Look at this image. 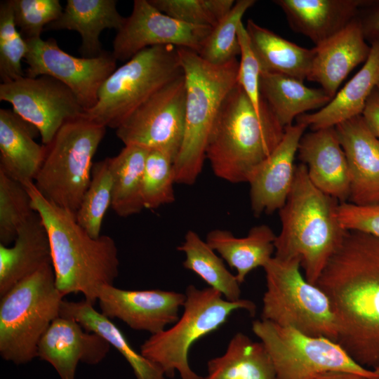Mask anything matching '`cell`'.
I'll list each match as a JSON object with an SVG mask.
<instances>
[{"label":"cell","instance_id":"6da1fadb","mask_svg":"<svg viewBox=\"0 0 379 379\" xmlns=\"http://www.w3.org/2000/svg\"><path fill=\"white\" fill-rule=\"evenodd\" d=\"M316 285L331 305L337 343L357 364L379 371V239L347 230Z\"/></svg>","mask_w":379,"mask_h":379},{"label":"cell","instance_id":"7a4b0ae2","mask_svg":"<svg viewBox=\"0 0 379 379\" xmlns=\"http://www.w3.org/2000/svg\"><path fill=\"white\" fill-rule=\"evenodd\" d=\"M24 186L48 233L58 289L65 296L82 293L93 305L100 289L113 285L119 275L115 241L108 235L92 237L79 225L74 213L44 198L34 182Z\"/></svg>","mask_w":379,"mask_h":379},{"label":"cell","instance_id":"3957f363","mask_svg":"<svg viewBox=\"0 0 379 379\" xmlns=\"http://www.w3.org/2000/svg\"><path fill=\"white\" fill-rule=\"evenodd\" d=\"M339 204L312 183L304 164L296 165L291 192L278 211L281 229L274 257L298 258L305 278L314 285L347 232L338 218Z\"/></svg>","mask_w":379,"mask_h":379},{"label":"cell","instance_id":"277c9868","mask_svg":"<svg viewBox=\"0 0 379 379\" xmlns=\"http://www.w3.org/2000/svg\"><path fill=\"white\" fill-rule=\"evenodd\" d=\"M284 130L274 117L260 118L237 83L220 107L206 159L218 178L231 183L248 182L278 145Z\"/></svg>","mask_w":379,"mask_h":379},{"label":"cell","instance_id":"5b68a950","mask_svg":"<svg viewBox=\"0 0 379 379\" xmlns=\"http://www.w3.org/2000/svg\"><path fill=\"white\" fill-rule=\"evenodd\" d=\"M185 79L184 136L174 161L175 183L194 184L202 171L208 141L223 101L237 84L239 62L204 60L195 51L178 48Z\"/></svg>","mask_w":379,"mask_h":379},{"label":"cell","instance_id":"8992f818","mask_svg":"<svg viewBox=\"0 0 379 379\" xmlns=\"http://www.w3.org/2000/svg\"><path fill=\"white\" fill-rule=\"evenodd\" d=\"M183 312L171 327L152 334L140 346V353L156 364L165 376L181 379H202L189 364L192 345L217 331L236 310H244L254 316L255 304L247 299L229 301L218 291L199 289L189 285L185 291Z\"/></svg>","mask_w":379,"mask_h":379},{"label":"cell","instance_id":"52a82bcc","mask_svg":"<svg viewBox=\"0 0 379 379\" xmlns=\"http://www.w3.org/2000/svg\"><path fill=\"white\" fill-rule=\"evenodd\" d=\"M65 295L58 289L52 263L22 280L0 302V354L17 365L37 357L38 345L60 317Z\"/></svg>","mask_w":379,"mask_h":379},{"label":"cell","instance_id":"ba28073f","mask_svg":"<svg viewBox=\"0 0 379 379\" xmlns=\"http://www.w3.org/2000/svg\"><path fill=\"white\" fill-rule=\"evenodd\" d=\"M106 127L84 115L64 124L47 152L34 185L46 199L76 213L87 190L93 157Z\"/></svg>","mask_w":379,"mask_h":379},{"label":"cell","instance_id":"9c48e42d","mask_svg":"<svg viewBox=\"0 0 379 379\" xmlns=\"http://www.w3.org/2000/svg\"><path fill=\"white\" fill-rule=\"evenodd\" d=\"M300 267L298 258L274 256L263 267L266 290L261 319L337 342L338 326L330 301L320 288L306 280Z\"/></svg>","mask_w":379,"mask_h":379},{"label":"cell","instance_id":"30bf717a","mask_svg":"<svg viewBox=\"0 0 379 379\" xmlns=\"http://www.w3.org/2000/svg\"><path fill=\"white\" fill-rule=\"evenodd\" d=\"M182 74L177 47L168 45L145 48L105 81L96 105L84 117L117 129L146 100Z\"/></svg>","mask_w":379,"mask_h":379},{"label":"cell","instance_id":"8fae6325","mask_svg":"<svg viewBox=\"0 0 379 379\" xmlns=\"http://www.w3.org/2000/svg\"><path fill=\"white\" fill-rule=\"evenodd\" d=\"M252 331L271 358L276 379H314L332 371L379 378V371L359 365L337 342L327 338L307 335L261 319L253 321Z\"/></svg>","mask_w":379,"mask_h":379},{"label":"cell","instance_id":"7c38bea8","mask_svg":"<svg viewBox=\"0 0 379 379\" xmlns=\"http://www.w3.org/2000/svg\"><path fill=\"white\" fill-rule=\"evenodd\" d=\"M184 74L168 82L135 109L116 129L125 145L164 152L175 159L185 124Z\"/></svg>","mask_w":379,"mask_h":379},{"label":"cell","instance_id":"4fadbf2b","mask_svg":"<svg viewBox=\"0 0 379 379\" xmlns=\"http://www.w3.org/2000/svg\"><path fill=\"white\" fill-rule=\"evenodd\" d=\"M26 42L25 76L48 75L60 81L74 93L85 112L96 105L101 86L117 69V60L112 52L105 51L94 58H78L62 51L53 38Z\"/></svg>","mask_w":379,"mask_h":379},{"label":"cell","instance_id":"5bb4252c","mask_svg":"<svg viewBox=\"0 0 379 379\" xmlns=\"http://www.w3.org/2000/svg\"><path fill=\"white\" fill-rule=\"evenodd\" d=\"M0 100L11 103L18 115L38 130L44 145L53 140L64 124L85 113L74 93L48 75L25 76L1 83Z\"/></svg>","mask_w":379,"mask_h":379},{"label":"cell","instance_id":"9a60e30c","mask_svg":"<svg viewBox=\"0 0 379 379\" xmlns=\"http://www.w3.org/2000/svg\"><path fill=\"white\" fill-rule=\"evenodd\" d=\"M211 29L179 21L159 11L149 0H135L131 15L114 39L112 53L117 60L126 62L143 49L157 46L199 53Z\"/></svg>","mask_w":379,"mask_h":379},{"label":"cell","instance_id":"2e32d148","mask_svg":"<svg viewBox=\"0 0 379 379\" xmlns=\"http://www.w3.org/2000/svg\"><path fill=\"white\" fill-rule=\"evenodd\" d=\"M185 298V293L173 291L125 290L107 285L100 289L97 301L107 317L119 319L134 330L152 335L178 319Z\"/></svg>","mask_w":379,"mask_h":379},{"label":"cell","instance_id":"e0dca14e","mask_svg":"<svg viewBox=\"0 0 379 379\" xmlns=\"http://www.w3.org/2000/svg\"><path fill=\"white\" fill-rule=\"evenodd\" d=\"M307 128L299 123L285 128L278 145L250 178L251 206L255 217L271 214L284 205L294 180L299 142Z\"/></svg>","mask_w":379,"mask_h":379},{"label":"cell","instance_id":"ac0fdd59","mask_svg":"<svg viewBox=\"0 0 379 379\" xmlns=\"http://www.w3.org/2000/svg\"><path fill=\"white\" fill-rule=\"evenodd\" d=\"M107 341L75 320L58 317L39 341L37 357L48 362L61 379H74L77 365H95L110 349Z\"/></svg>","mask_w":379,"mask_h":379},{"label":"cell","instance_id":"d6986e66","mask_svg":"<svg viewBox=\"0 0 379 379\" xmlns=\"http://www.w3.org/2000/svg\"><path fill=\"white\" fill-rule=\"evenodd\" d=\"M335 128L349 166L348 202L358 206L379 204V140L362 114Z\"/></svg>","mask_w":379,"mask_h":379},{"label":"cell","instance_id":"ffe728a7","mask_svg":"<svg viewBox=\"0 0 379 379\" xmlns=\"http://www.w3.org/2000/svg\"><path fill=\"white\" fill-rule=\"evenodd\" d=\"M298 154L307 167L310 181L317 188L340 203L348 202L349 166L335 127L304 133Z\"/></svg>","mask_w":379,"mask_h":379},{"label":"cell","instance_id":"44dd1931","mask_svg":"<svg viewBox=\"0 0 379 379\" xmlns=\"http://www.w3.org/2000/svg\"><path fill=\"white\" fill-rule=\"evenodd\" d=\"M366 40L361 20L357 17L341 31L313 48L307 79L320 84L332 99L352 70L366 61L371 46Z\"/></svg>","mask_w":379,"mask_h":379},{"label":"cell","instance_id":"7402d4cb","mask_svg":"<svg viewBox=\"0 0 379 379\" xmlns=\"http://www.w3.org/2000/svg\"><path fill=\"white\" fill-rule=\"evenodd\" d=\"M371 0H275L291 28L317 46L357 18L359 8Z\"/></svg>","mask_w":379,"mask_h":379},{"label":"cell","instance_id":"603a6c76","mask_svg":"<svg viewBox=\"0 0 379 379\" xmlns=\"http://www.w3.org/2000/svg\"><path fill=\"white\" fill-rule=\"evenodd\" d=\"M36 133L13 109H0V170L23 185L34 182L47 152L34 140Z\"/></svg>","mask_w":379,"mask_h":379},{"label":"cell","instance_id":"cb8c5ba5","mask_svg":"<svg viewBox=\"0 0 379 379\" xmlns=\"http://www.w3.org/2000/svg\"><path fill=\"white\" fill-rule=\"evenodd\" d=\"M370 54L362 67L343 86L331 101L318 111L297 117L311 131L335 127L361 115L379 79V39L371 42Z\"/></svg>","mask_w":379,"mask_h":379},{"label":"cell","instance_id":"d4e9b609","mask_svg":"<svg viewBox=\"0 0 379 379\" xmlns=\"http://www.w3.org/2000/svg\"><path fill=\"white\" fill-rule=\"evenodd\" d=\"M48 263L49 238L35 212L19 229L13 246L0 244V295Z\"/></svg>","mask_w":379,"mask_h":379},{"label":"cell","instance_id":"484cf974","mask_svg":"<svg viewBox=\"0 0 379 379\" xmlns=\"http://www.w3.org/2000/svg\"><path fill=\"white\" fill-rule=\"evenodd\" d=\"M117 5L116 0H67L61 15L44 30L77 32L81 39L82 57L99 56L105 51L100 41L101 32L105 29L118 31L125 22Z\"/></svg>","mask_w":379,"mask_h":379},{"label":"cell","instance_id":"4316f807","mask_svg":"<svg viewBox=\"0 0 379 379\" xmlns=\"http://www.w3.org/2000/svg\"><path fill=\"white\" fill-rule=\"evenodd\" d=\"M276 237L269 226L260 225L252 227L244 237L215 229L208 233L206 241L230 267L235 269L241 284L251 271L264 267L273 257Z\"/></svg>","mask_w":379,"mask_h":379},{"label":"cell","instance_id":"83f0119b","mask_svg":"<svg viewBox=\"0 0 379 379\" xmlns=\"http://www.w3.org/2000/svg\"><path fill=\"white\" fill-rule=\"evenodd\" d=\"M260 86L265 103L284 128L298 117L320 109L331 100L321 88H310L302 81L276 73L261 72Z\"/></svg>","mask_w":379,"mask_h":379},{"label":"cell","instance_id":"f1b7e54d","mask_svg":"<svg viewBox=\"0 0 379 379\" xmlns=\"http://www.w3.org/2000/svg\"><path fill=\"white\" fill-rule=\"evenodd\" d=\"M246 29L261 72L283 74L303 81L309 74L314 49L300 46L251 19Z\"/></svg>","mask_w":379,"mask_h":379},{"label":"cell","instance_id":"f546056e","mask_svg":"<svg viewBox=\"0 0 379 379\" xmlns=\"http://www.w3.org/2000/svg\"><path fill=\"white\" fill-rule=\"evenodd\" d=\"M60 316L77 321L86 331L95 333L114 347L131 366L136 379H165L162 371L131 345L122 331L109 318L98 312L85 300H62Z\"/></svg>","mask_w":379,"mask_h":379},{"label":"cell","instance_id":"4dcf8cb0","mask_svg":"<svg viewBox=\"0 0 379 379\" xmlns=\"http://www.w3.org/2000/svg\"><path fill=\"white\" fill-rule=\"evenodd\" d=\"M207 368L202 379H276L264 344L241 332L233 335L222 355L208 361Z\"/></svg>","mask_w":379,"mask_h":379},{"label":"cell","instance_id":"1f68e13d","mask_svg":"<svg viewBox=\"0 0 379 379\" xmlns=\"http://www.w3.org/2000/svg\"><path fill=\"white\" fill-rule=\"evenodd\" d=\"M149 151L137 145H125L117 156L109 157L112 176L111 207L120 217H128L144 208L141 186Z\"/></svg>","mask_w":379,"mask_h":379},{"label":"cell","instance_id":"d6a6232c","mask_svg":"<svg viewBox=\"0 0 379 379\" xmlns=\"http://www.w3.org/2000/svg\"><path fill=\"white\" fill-rule=\"evenodd\" d=\"M177 249L185 255L184 268L195 273L226 300L234 302L241 299L240 284L236 275L227 269L222 258L196 232L188 230Z\"/></svg>","mask_w":379,"mask_h":379},{"label":"cell","instance_id":"836d02e7","mask_svg":"<svg viewBox=\"0 0 379 379\" xmlns=\"http://www.w3.org/2000/svg\"><path fill=\"white\" fill-rule=\"evenodd\" d=\"M112 176L109 157L93 163L91 179L75 213L79 225L92 237L100 236L105 213L112 205Z\"/></svg>","mask_w":379,"mask_h":379},{"label":"cell","instance_id":"e575fe53","mask_svg":"<svg viewBox=\"0 0 379 379\" xmlns=\"http://www.w3.org/2000/svg\"><path fill=\"white\" fill-rule=\"evenodd\" d=\"M255 4V0H238L231 10L211 29L197 53L213 65L227 63L240 55L238 28L246 12Z\"/></svg>","mask_w":379,"mask_h":379},{"label":"cell","instance_id":"d590c367","mask_svg":"<svg viewBox=\"0 0 379 379\" xmlns=\"http://www.w3.org/2000/svg\"><path fill=\"white\" fill-rule=\"evenodd\" d=\"M35 212L25 187L0 170V244L15 241L20 227Z\"/></svg>","mask_w":379,"mask_h":379},{"label":"cell","instance_id":"8d00e7d4","mask_svg":"<svg viewBox=\"0 0 379 379\" xmlns=\"http://www.w3.org/2000/svg\"><path fill=\"white\" fill-rule=\"evenodd\" d=\"M174 159L158 150H149L142 180L144 208L154 209L175 201Z\"/></svg>","mask_w":379,"mask_h":379},{"label":"cell","instance_id":"74e56055","mask_svg":"<svg viewBox=\"0 0 379 379\" xmlns=\"http://www.w3.org/2000/svg\"><path fill=\"white\" fill-rule=\"evenodd\" d=\"M28 46L16 27L11 0L0 3V78L1 83L25 76L22 60Z\"/></svg>","mask_w":379,"mask_h":379},{"label":"cell","instance_id":"f35d334b","mask_svg":"<svg viewBox=\"0 0 379 379\" xmlns=\"http://www.w3.org/2000/svg\"><path fill=\"white\" fill-rule=\"evenodd\" d=\"M161 12L185 23L213 27L232 8L233 0H149Z\"/></svg>","mask_w":379,"mask_h":379},{"label":"cell","instance_id":"ab89813d","mask_svg":"<svg viewBox=\"0 0 379 379\" xmlns=\"http://www.w3.org/2000/svg\"><path fill=\"white\" fill-rule=\"evenodd\" d=\"M17 28L25 39L41 38L46 27L56 20L63 8L58 0H11Z\"/></svg>","mask_w":379,"mask_h":379},{"label":"cell","instance_id":"60d3db41","mask_svg":"<svg viewBox=\"0 0 379 379\" xmlns=\"http://www.w3.org/2000/svg\"><path fill=\"white\" fill-rule=\"evenodd\" d=\"M238 38L241 53L237 83L244 90L255 111L260 118L268 119L274 117L265 103L261 95L260 86L261 69L252 51L246 26L243 22L238 28Z\"/></svg>","mask_w":379,"mask_h":379},{"label":"cell","instance_id":"b9f144b4","mask_svg":"<svg viewBox=\"0 0 379 379\" xmlns=\"http://www.w3.org/2000/svg\"><path fill=\"white\" fill-rule=\"evenodd\" d=\"M337 213L344 229L367 233L379 239V204L358 206L350 202L340 203Z\"/></svg>","mask_w":379,"mask_h":379},{"label":"cell","instance_id":"7bdbcfd3","mask_svg":"<svg viewBox=\"0 0 379 379\" xmlns=\"http://www.w3.org/2000/svg\"><path fill=\"white\" fill-rule=\"evenodd\" d=\"M365 8V15L359 19L365 39L372 42L379 39V1H373Z\"/></svg>","mask_w":379,"mask_h":379},{"label":"cell","instance_id":"ee69618b","mask_svg":"<svg viewBox=\"0 0 379 379\" xmlns=\"http://www.w3.org/2000/svg\"><path fill=\"white\" fill-rule=\"evenodd\" d=\"M362 116L369 128L379 140V94L375 88L367 100Z\"/></svg>","mask_w":379,"mask_h":379},{"label":"cell","instance_id":"f6af8a7d","mask_svg":"<svg viewBox=\"0 0 379 379\" xmlns=\"http://www.w3.org/2000/svg\"><path fill=\"white\" fill-rule=\"evenodd\" d=\"M314 379H371L356 373L345 371H332L324 373Z\"/></svg>","mask_w":379,"mask_h":379},{"label":"cell","instance_id":"bcb514c9","mask_svg":"<svg viewBox=\"0 0 379 379\" xmlns=\"http://www.w3.org/2000/svg\"><path fill=\"white\" fill-rule=\"evenodd\" d=\"M375 89L377 90V91H378V93L379 94V79L378 81Z\"/></svg>","mask_w":379,"mask_h":379},{"label":"cell","instance_id":"7dc6e473","mask_svg":"<svg viewBox=\"0 0 379 379\" xmlns=\"http://www.w3.org/2000/svg\"><path fill=\"white\" fill-rule=\"evenodd\" d=\"M379 379V378H378Z\"/></svg>","mask_w":379,"mask_h":379}]
</instances>
